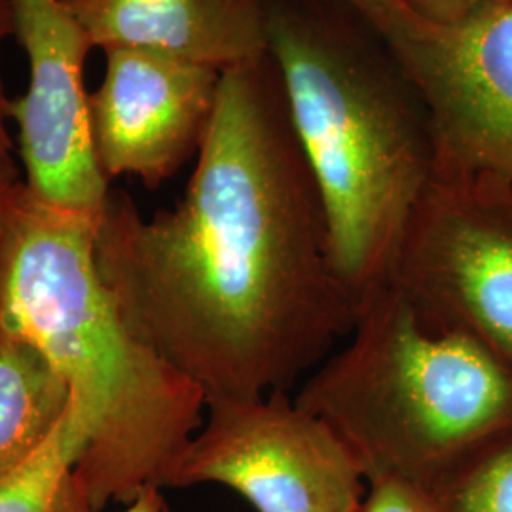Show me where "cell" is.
Wrapping results in <instances>:
<instances>
[{
  "mask_svg": "<svg viewBox=\"0 0 512 512\" xmlns=\"http://www.w3.org/2000/svg\"><path fill=\"white\" fill-rule=\"evenodd\" d=\"M12 37V19H10V6L8 0H0V50L6 38ZM10 97L6 95V88L0 73V169L16 165L14 162V141L10 137L8 120H10Z\"/></svg>",
  "mask_w": 512,
  "mask_h": 512,
  "instance_id": "15",
  "label": "cell"
},
{
  "mask_svg": "<svg viewBox=\"0 0 512 512\" xmlns=\"http://www.w3.org/2000/svg\"><path fill=\"white\" fill-rule=\"evenodd\" d=\"M101 86L90 95V128L105 177L158 188L202 147L217 109L222 73L173 55L107 50Z\"/></svg>",
  "mask_w": 512,
  "mask_h": 512,
  "instance_id": "9",
  "label": "cell"
},
{
  "mask_svg": "<svg viewBox=\"0 0 512 512\" xmlns=\"http://www.w3.org/2000/svg\"><path fill=\"white\" fill-rule=\"evenodd\" d=\"M294 399L342 437L366 478L403 476L431 490L512 429V366L463 332L429 327L387 285Z\"/></svg>",
  "mask_w": 512,
  "mask_h": 512,
  "instance_id": "4",
  "label": "cell"
},
{
  "mask_svg": "<svg viewBox=\"0 0 512 512\" xmlns=\"http://www.w3.org/2000/svg\"><path fill=\"white\" fill-rule=\"evenodd\" d=\"M99 219L25 181L0 202V342H27L69 384L86 435L80 476L97 512L169 488L207 399L124 323L95 264Z\"/></svg>",
  "mask_w": 512,
  "mask_h": 512,
  "instance_id": "2",
  "label": "cell"
},
{
  "mask_svg": "<svg viewBox=\"0 0 512 512\" xmlns=\"http://www.w3.org/2000/svg\"><path fill=\"white\" fill-rule=\"evenodd\" d=\"M86 435L73 404L33 456L0 475V512H97L76 473Z\"/></svg>",
  "mask_w": 512,
  "mask_h": 512,
  "instance_id": "12",
  "label": "cell"
},
{
  "mask_svg": "<svg viewBox=\"0 0 512 512\" xmlns=\"http://www.w3.org/2000/svg\"><path fill=\"white\" fill-rule=\"evenodd\" d=\"M359 512H444L433 490L403 476L366 478V494Z\"/></svg>",
  "mask_w": 512,
  "mask_h": 512,
  "instance_id": "14",
  "label": "cell"
},
{
  "mask_svg": "<svg viewBox=\"0 0 512 512\" xmlns=\"http://www.w3.org/2000/svg\"><path fill=\"white\" fill-rule=\"evenodd\" d=\"M219 484L256 512H359L361 461L329 423L287 391L207 399L169 488Z\"/></svg>",
  "mask_w": 512,
  "mask_h": 512,
  "instance_id": "7",
  "label": "cell"
},
{
  "mask_svg": "<svg viewBox=\"0 0 512 512\" xmlns=\"http://www.w3.org/2000/svg\"><path fill=\"white\" fill-rule=\"evenodd\" d=\"M196 167L145 219L110 190L95 264L129 330L205 399L289 391L355 323L359 300L268 54L224 71Z\"/></svg>",
  "mask_w": 512,
  "mask_h": 512,
  "instance_id": "1",
  "label": "cell"
},
{
  "mask_svg": "<svg viewBox=\"0 0 512 512\" xmlns=\"http://www.w3.org/2000/svg\"><path fill=\"white\" fill-rule=\"evenodd\" d=\"M12 37L29 61L27 92L10 101L27 186L46 202L103 215L110 181L95 156L84 63L92 44L65 0H8Z\"/></svg>",
  "mask_w": 512,
  "mask_h": 512,
  "instance_id": "8",
  "label": "cell"
},
{
  "mask_svg": "<svg viewBox=\"0 0 512 512\" xmlns=\"http://www.w3.org/2000/svg\"><path fill=\"white\" fill-rule=\"evenodd\" d=\"M431 490L444 512H512V429L476 448Z\"/></svg>",
  "mask_w": 512,
  "mask_h": 512,
  "instance_id": "13",
  "label": "cell"
},
{
  "mask_svg": "<svg viewBox=\"0 0 512 512\" xmlns=\"http://www.w3.org/2000/svg\"><path fill=\"white\" fill-rule=\"evenodd\" d=\"M69 408V384L35 346L0 342V475L33 456Z\"/></svg>",
  "mask_w": 512,
  "mask_h": 512,
  "instance_id": "11",
  "label": "cell"
},
{
  "mask_svg": "<svg viewBox=\"0 0 512 512\" xmlns=\"http://www.w3.org/2000/svg\"><path fill=\"white\" fill-rule=\"evenodd\" d=\"M270 55L359 306L387 287L435 179L429 118L361 19L340 0H270Z\"/></svg>",
  "mask_w": 512,
  "mask_h": 512,
  "instance_id": "3",
  "label": "cell"
},
{
  "mask_svg": "<svg viewBox=\"0 0 512 512\" xmlns=\"http://www.w3.org/2000/svg\"><path fill=\"white\" fill-rule=\"evenodd\" d=\"M122 512H171L162 488H148L137 495Z\"/></svg>",
  "mask_w": 512,
  "mask_h": 512,
  "instance_id": "17",
  "label": "cell"
},
{
  "mask_svg": "<svg viewBox=\"0 0 512 512\" xmlns=\"http://www.w3.org/2000/svg\"><path fill=\"white\" fill-rule=\"evenodd\" d=\"M92 48L173 55L220 73L270 54V0H65Z\"/></svg>",
  "mask_w": 512,
  "mask_h": 512,
  "instance_id": "10",
  "label": "cell"
},
{
  "mask_svg": "<svg viewBox=\"0 0 512 512\" xmlns=\"http://www.w3.org/2000/svg\"><path fill=\"white\" fill-rule=\"evenodd\" d=\"M387 285L429 327L463 332L512 366V181L433 179Z\"/></svg>",
  "mask_w": 512,
  "mask_h": 512,
  "instance_id": "6",
  "label": "cell"
},
{
  "mask_svg": "<svg viewBox=\"0 0 512 512\" xmlns=\"http://www.w3.org/2000/svg\"><path fill=\"white\" fill-rule=\"evenodd\" d=\"M418 12L440 21H452L469 14L482 0H408Z\"/></svg>",
  "mask_w": 512,
  "mask_h": 512,
  "instance_id": "16",
  "label": "cell"
},
{
  "mask_svg": "<svg viewBox=\"0 0 512 512\" xmlns=\"http://www.w3.org/2000/svg\"><path fill=\"white\" fill-rule=\"evenodd\" d=\"M365 23L429 118L435 179L512 181V0L440 21L408 0H340Z\"/></svg>",
  "mask_w": 512,
  "mask_h": 512,
  "instance_id": "5",
  "label": "cell"
},
{
  "mask_svg": "<svg viewBox=\"0 0 512 512\" xmlns=\"http://www.w3.org/2000/svg\"><path fill=\"white\" fill-rule=\"evenodd\" d=\"M19 181V171L16 165L12 167H4L0 169V202L4 198V194L10 190V186Z\"/></svg>",
  "mask_w": 512,
  "mask_h": 512,
  "instance_id": "18",
  "label": "cell"
}]
</instances>
